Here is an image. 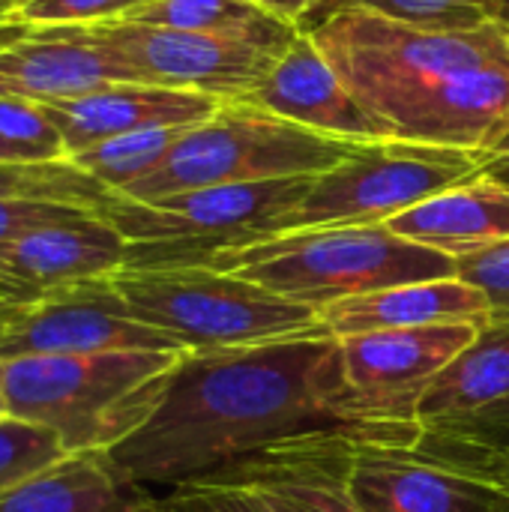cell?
Segmentation results:
<instances>
[{"instance_id": "1", "label": "cell", "mask_w": 509, "mask_h": 512, "mask_svg": "<svg viewBox=\"0 0 509 512\" xmlns=\"http://www.w3.org/2000/svg\"><path fill=\"white\" fill-rule=\"evenodd\" d=\"M330 426H348L339 339L330 333L186 351L159 408L105 459L129 483L174 489Z\"/></svg>"}, {"instance_id": "2", "label": "cell", "mask_w": 509, "mask_h": 512, "mask_svg": "<svg viewBox=\"0 0 509 512\" xmlns=\"http://www.w3.org/2000/svg\"><path fill=\"white\" fill-rule=\"evenodd\" d=\"M186 351H93L0 363L6 417L48 429L66 453H108L159 408Z\"/></svg>"}, {"instance_id": "3", "label": "cell", "mask_w": 509, "mask_h": 512, "mask_svg": "<svg viewBox=\"0 0 509 512\" xmlns=\"http://www.w3.org/2000/svg\"><path fill=\"white\" fill-rule=\"evenodd\" d=\"M204 264L279 297L324 309L393 285L456 276V258L402 240L387 225L309 228L213 252Z\"/></svg>"}, {"instance_id": "4", "label": "cell", "mask_w": 509, "mask_h": 512, "mask_svg": "<svg viewBox=\"0 0 509 512\" xmlns=\"http://www.w3.org/2000/svg\"><path fill=\"white\" fill-rule=\"evenodd\" d=\"M108 288L126 315L186 351H225L330 333L318 309L210 264L120 267L108 276Z\"/></svg>"}, {"instance_id": "5", "label": "cell", "mask_w": 509, "mask_h": 512, "mask_svg": "<svg viewBox=\"0 0 509 512\" xmlns=\"http://www.w3.org/2000/svg\"><path fill=\"white\" fill-rule=\"evenodd\" d=\"M312 39L348 90L387 129L390 114L438 81L509 57V21L477 27H417L345 9L309 27Z\"/></svg>"}, {"instance_id": "6", "label": "cell", "mask_w": 509, "mask_h": 512, "mask_svg": "<svg viewBox=\"0 0 509 512\" xmlns=\"http://www.w3.org/2000/svg\"><path fill=\"white\" fill-rule=\"evenodd\" d=\"M357 144L363 141L312 132L249 102H225L213 117L189 126L156 171L117 198L156 201L210 186L318 177Z\"/></svg>"}, {"instance_id": "7", "label": "cell", "mask_w": 509, "mask_h": 512, "mask_svg": "<svg viewBox=\"0 0 509 512\" xmlns=\"http://www.w3.org/2000/svg\"><path fill=\"white\" fill-rule=\"evenodd\" d=\"M312 177L210 186L156 201L111 195L99 210L129 243L126 267L204 264L213 252L273 237L309 192Z\"/></svg>"}, {"instance_id": "8", "label": "cell", "mask_w": 509, "mask_h": 512, "mask_svg": "<svg viewBox=\"0 0 509 512\" xmlns=\"http://www.w3.org/2000/svg\"><path fill=\"white\" fill-rule=\"evenodd\" d=\"M489 153L378 138L357 144L342 162L312 177L309 192L276 234L342 225H384L420 201L483 171Z\"/></svg>"}, {"instance_id": "9", "label": "cell", "mask_w": 509, "mask_h": 512, "mask_svg": "<svg viewBox=\"0 0 509 512\" xmlns=\"http://www.w3.org/2000/svg\"><path fill=\"white\" fill-rule=\"evenodd\" d=\"M345 483L360 512H509V495L429 447L414 423L342 426Z\"/></svg>"}, {"instance_id": "10", "label": "cell", "mask_w": 509, "mask_h": 512, "mask_svg": "<svg viewBox=\"0 0 509 512\" xmlns=\"http://www.w3.org/2000/svg\"><path fill=\"white\" fill-rule=\"evenodd\" d=\"M480 321L339 339L348 423H411L420 393L477 339Z\"/></svg>"}, {"instance_id": "11", "label": "cell", "mask_w": 509, "mask_h": 512, "mask_svg": "<svg viewBox=\"0 0 509 512\" xmlns=\"http://www.w3.org/2000/svg\"><path fill=\"white\" fill-rule=\"evenodd\" d=\"M93 351L186 348L126 315L108 288V276L0 306V363Z\"/></svg>"}, {"instance_id": "12", "label": "cell", "mask_w": 509, "mask_h": 512, "mask_svg": "<svg viewBox=\"0 0 509 512\" xmlns=\"http://www.w3.org/2000/svg\"><path fill=\"white\" fill-rule=\"evenodd\" d=\"M90 30L135 69L138 81L204 93L219 102L246 99L282 54L255 42L135 21L96 24Z\"/></svg>"}, {"instance_id": "13", "label": "cell", "mask_w": 509, "mask_h": 512, "mask_svg": "<svg viewBox=\"0 0 509 512\" xmlns=\"http://www.w3.org/2000/svg\"><path fill=\"white\" fill-rule=\"evenodd\" d=\"M393 138L492 153L509 138V57L456 72L390 114Z\"/></svg>"}, {"instance_id": "14", "label": "cell", "mask_w": 509, "mask_h": 512, "mask_svg": "<svg viewBox=\"0 0 509 512\" xmlns=\"http://www.w3.org/2000/svg\"><path fill=\"white\" fill-rule=\"evenodd\" d=\"M240 483L276 512H360L342 462V426L306 432L255 450L195 483Z\"/></svg>"}, {"instance_id": "15", "label": "cell", "mask_w": 509, "mask_h": 512, "mask_svg": "<svg viewBox=\"0 0 509 512\" xmlns=\"http://www.w3.org/2000/svg\"><path fill=\"white\" fill-rule=\"evenodd\" d=\"M240 102L342 141L393 138V132L348 90L309 30L297 33L264 81Z\"/></svg>"}, {"instance_id": "16", "label": "cell", "mask_w": 509, "mask_h": 512, "mask_svg": "<svg viewBox=\"0 0 509 512\" xmlns=\"http://www.w3.org/2000/svg\"><path fill=\"white\" fill-rule=\"evenodd\" d=\"M120 81H138V75L90 27L27 30L0 48V96L51 105Z\"/></svg>"}, {"instance_id": "17", "label": "cell", "mask_w": 509, "mask_h": 512, "mask_svg": "<svg viewBox=\"0 0 509 512\" xmlns=\"http://www.w3.org/2000/svg\"><path fill=\"white\" fill-rule=\"evenodd\" d=\"M222 105L225 102L192 90L144 84V81H120L75 99L51 102L45 108L63 135L66 156H75L117 135L195 126L213 117Z\"/></svg>"}, {"instance_id": "18", "label": "cell", "mask_w": 509, "mask_h": 512, "mask_svg": "<svg viewBox=\"0 0 509 512\" xmlns=\"http://www.w3.org/2000/svg\"><path fill=\"white\" fill-rule=\"evenodd\" d=\"M489 315L492 306L483 297V291H477L459 276L381 288L372 294L330 303L318 312L321 324L330 330L333 339H348L378 330L426 327V324L483 321Z\"/></svg>"}, {"instance_id": "19", "label": "cell", "mask_w": 509, "mask_h": 512, "mask_svg": "<svg viewBox=\"0 0 509 512\" xmlns=\"http://www.w3.org/2000/svg\"><path fill=\"white\" fill-rule=\"evenodd\" d=\"M384 225L402 240L462 258L509 240V186L480 171Z\"/></svg>"}, {"instance_id": "20", "label": "cell", "mask_w": 509, "mask_h": 512, "mask_svg": "<svg viewBox=\"0 0 509 512\" xmlns=\"http://www.w3.org/2000/svg\"><path fill=\"white\" fill-rule=\"evenodd\" d=\"M509 402V312L480 321L477 339L420 393L411 423L423 429L465 423Z\"/></svg>"}, {"instance_id": "21", "label": "cell", "mask_w": 509, "mask_h": 512, "mask_svg": "<svg viewBox=\"0 0 509 512\" xmlns=\"http://www.w3.org/2000/svg\"><path fill=\"white\" fill-rule=\"evenodd\" d=\"M153 492L120 477L105 453H69L0 498V512H153Z\"/></svg>"}, {"instance_id": "22", "label": "cell", "mask_w": 509, "mask_h": 512, "mask_svg": "<svg viewBox=\"0 0 509 512\" xmlns=\"http://www.w3.org/2000/svg\"><path fill=\"white\" fill-rule=\"evenodd\" d=\"M123 21L255 42L270 51H285L300 33V27L273 18L252 0H150Z\"/></svg>"}, {"instance_id": "23", "label": "cell", "mask_w": 509, "mask_h": 512, "mask_svg": "<svg viewBox=\"0 0 509 512\" xmlns=\"http://www.w3.org/2000/svg\"><path fill=\"white\" fill-rule=\"evenodd\" d=\"M189 126H174V129H144V132H129V135H117L108 141H99L75 156H69V162L84 171L87 177H93L105 192L120 195L126 192L132 183L144 180L150 171H156V165L168 156V150L177 144V138L186 132Z\"/></svg>"}, {"instance_id": "24", "label": "cell", "mask_w": 509, "mask_h": 512, "mask_svg": "<svg viewBox=\"0 0 509 512\" xmlns=\"http://www.w3.org/2000/svg\"><path fill=\"white\" fill-rule=\"evenodd\" d=\"M0 198H33L102 210L111 192L72 162H6L0 165Z\"/></svg>"}, {"instance_id": "25", "label": "cell", "mask_w": 509, "mask_h": 512, "mask_svg": "<svg viewBox=\"0 0 509 512\" xmlns=\"http://www.w3.org/2000/svg\"><path fill=\"white\" fill-rule=\"evenodd\" d=\"M345 9H363L417 27H477L501 18V0H321L309 27Z\"/></svg>"}, {"instance_id": "26", "label": "cell", "mask_w": 509, "mask_h": 512, "mask_svg": "<svg viewBox=\"0 0 509 512\" xmlns=\"http://www.w3.org/2000/svg\"><path fill=\"white\" fill-rule=\"evenodd\" d=\"M0 138L24 162H69L63 135L39 102L0 96Z\"/></svg>"}, {"instance_id": "27", "label": "cell", "mask_w": 509, "mask_h": 512, "mask_svg": "<svg viewBox=\"0 0 509 512\" xmlns=\"http://www.w3.org/2000/svg\"><path fill=\"white\" fill-rule=\"evenodd\" d=\"M69 456L60 441L33 423L18 417H0V498L30 474Z\"/></svg>"}, {"instance_id": "28", "label": "cell", "mask_w": 509, "mask_h": 512, "mask_svg": "<svg viewBox=\"0 0 509 512\" xmlns=\"http://www.w3.org/2000/svg\"><path fill=\"white\" fill-rule=\"evenodd\" d=\"M150 0H15V18L30 30L42 27H96L129 18Z\"/></svg>"}, {"instance_id": "29", "label": "cell", "mask_w": 509, "mask_h": 512, "mask_svg": "<svg viewBox=\"0 0 509 512\" xmlns=\"http://www.w3.org/2000/svg\"><path fill=\"white\" fill-rule=\"evenodd\" d=\"M153 512H276L240 483H186L153 498Z\"/></svg>"}, {"instance_id": "30", "label": "cell", "mask_w": 509, "mask_h": 512, "mask_svg": "<svg viewBox=\"0 0 509 512\" xmlns=\"http://www.w3.org/2000/svg\"><path fill=\"white\" fill-rule=\"evenodd\" d=\"M456 276L483 291L492 312H509V240L456 258Z\"/></svg>"}, {"instance_id": "31", "label": "cell", "mask_w": 509, "mask_h": 512, "mask_svg": "<svg viewBox=\"0 0 509 512\" xmlns=\"http://www.w3.org/2000/svg\"><path fill=\"white\" fill-rule=\"evenodd\" d=\"M87 213V207L57 204V201H33V198H0V246L60 219H72ZM99 213V210H96Z\"/></svg>"}, {"instance_id": "32", "label": "cell", "mask_w": 509, "mask_h": 512, "mask_svg": "<svg viewBox=\"0 0 509 512\" xmlns=\"http://www.w3.org/2000/svg\"><path fill=\"white\" fill-rule=\"evenodd\" d=\"M414 426H417V423H414ZM417 432H420V438H423L429 447H435V450H441V453H447V456H453V459L471 465L474 471H480V474H486L489 480H495V483L509 495V444H504V447H474V444H462V441H447V438L429 435V432H423L420 426H417Z\"/></svg>"}, {"instance_id": "33", "label": "cell", "mask_w": 509, "mask_h": 512, "mask_svg": "<svg viewBox=\"0 0 509 512\" xmlns=\"http://www.w3.org/2000/svg\"><path fill=\"white\" fill-rule=\"evenodd\" d=\"M423 432L447 438V441L474 444V447H504V444H509V402L492 414H483V417H474L465 423H453V426L423 429Z\"/></svg>"}, {"instance_id": "34", "label": "cell", "mask_w": 509, "mask_h": 512, "mask_svg": "<svg viewBox=\"0 0 509 512\" xmlns=\"http://www.w3.org/2000/svg\"><path fill=\"white\" fill-rule=\"evenodd\" d=\"M252 3L261 6L264 12H270V15L279 18V21L306 30L321 0H252Z\"/></svg>"}, {"instance_id": "35", "label": "cell", "mask_w": 509, "mask_h": 512, "mask_svg": "<svg viewBox=\"0 0 509 512\" xmlns=\"http://www.w3.org/2000/svg\"><path fill=\"white\" fill-rule=\"evenodd\" d=\"M483 174H489L492 180H498V183H504L509 186V138L498 147V150H492L489 156H486V162H483Z\"/></svg>"}, {"instance_id": "36", "label": "cell", "mask_w": 509, "mask_h": 512, "mask_svg": "<svg viewBox=\"0 0 509 512\" xmlns=\"http://www.w3.org/2000/svg\"><path fill=\"white\" fill-rule=\"evenodd\" d=\"M27 24H21L18 18H15V12L9 15V18H3L0 21V48H6V45H12V42H18L21 36H27Z\"/></svg>"}, {"instance_id": "37", "label": "cell", "mask_w": 509, "mask_h": 512, "mask_svg": "<svg viewBox=\"0 0 509 512\" xmlns=\"http://www.w3.org/2000/svg\"><path fill=\"white\" fill-rule=\"evenodd\" d=\"M6 162H15V165H18V162H24V159H21V156H18V153H15L9 144L0 138V165H6Z\"/></svg>"}, {"instance_id": "38", "label": "cell", "mask_w": 509, "mask_h": 512, "mask_svg": "<svg viewBox=\"0 0 509 512\" xmlns=\"http://www.w3.org/2000/svg\"><path fill=\"white\" fill-rule=\"evenodd\" d=\"M501 18H507L509 21V0H501Z\"/></svg>"}, {"instance_id": "39", "label": "cell", "mask_w": 509, "mask_h": 512, "mask_svg": "<svg viewBox=\"0 0 509 512\" xmlns=\"http://www.w3.org/2000/svg\"><path fill=\"white\" fill-rule=\"evenodd\" d=\"M0 417H6V405H3V396H0Z\"/></svg>"}]
</instances>
